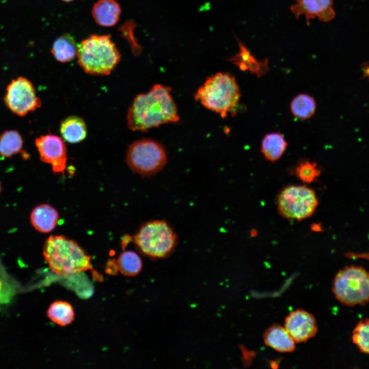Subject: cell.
<instances>
[{
	"label": "cell",
	"instance_id": "obj_6",
	"mask_svg": "<svg viewBox=\"0 0 369 369\" xmlns=\"http://www.w3.org/2000/svg\"><path fill=\"white\" fill-rule=\"evenodd\" d=\"M140 251L152 258L168 256L174 250L177 237L171 227L162 220L145 223L133 237Z\"/></svg>",
	"mask_w": 369,
	"mask_h": 369
},
{
	"label": "cell",
	"instance_id": "obj_29",
	"mask_svg": "<svg viewBox=\"0 0 369 369\" xmlns=\"http://www.w3.org/2000/svg\"><path fill=\"white\" fill-rule=\"evenodd\" d=\"M362 70L364 72L363 77L367 76L369 78V65L364 63V65L362 66Z\"/></svg>",
	"mask_w": 369,
	"mask_h": 369
},
{
	"label": "cell",
	"instance_id": "obj_11",
	"mask_svg": "<svg viewBox=\"0 0 369 369\" xmlns=\"http://www.w3.org/2000/svg\"><path fill=\"white\" fill-rule=\"evenodd\" d=\"M284 327L297 343L306 341L315 336L318 331L314 316L302 309L291 312L285 319Z\"/></svg>",
	"mask_w": 369,
	"mask_h": 369
},
{
	"label": "cell",
	"instance_id": "obj_7",
	"mask_svg": "<svg viewBox=\"0 0 369 369\" xmlns=\"http://www.w3.org/2000/svg\"><path fill=\"white\" fill-rule=\"evenodd\" d=\"M126 160L133 172L142 176H150L163 168L167 157L161 144L152 139H142L129 146Z\"/></svg>",
	"mask_w": 369,
	"mask_h": 369
},
{
	"label": "cell",
	"instance_id": "obj_9",
	"mask_svg": "<svg viewBox=\"0 0 369 369\" xmlns=\"http://www.w3.org/2000/svg\"><path fill=\"white\" fill-rule=\"evenodd\" d=\"M4 100L6 107L19 116L36 110L42 105L31 81L22 76L12 79L8 85Z\"/></svg>",
	"mask_w": 369,
	"mask_h": 369
},
{
	"label": "cell",
	"instance_id": "obj_1",
	"mask_svg": "<svg viewBox=\"0 0 369 369\" xmlns=\"http://www.w3.org/2000/svg\"><path fill=\"white\" fill-rule=\"evenodd\" d=\"M171 89L154 85L147 93L137 95L127 113V125L132 131H146L179 119Z\"/></svg>",
	"mask_w": 369,
	"mask_h": 369
},
{
	"label": "cell",
	"instance_id": "obj_4",
	"mask_svg": "<svg viewBox=\"0 0 369 369\" xmlns=\"http://www.w3.org/2000/svg\"><path fill=\"white\" fill-rule=\"evenodd\" d=\"M240 97V91L234 77L225 72L208 77L195 95L197 101L223 118L236 106Z\"/></svg>",
	"mask_w": 369,
	"mask_h": 369
},
{
	"label": "cell",
	"instance_id": "obj_8",
	"mask_svg": "<svg viewBox=\"0 0 369 369\" xmlns=\"http://www.w3.org/2000/svg\"><path fill=\"white\" fill-rule=\"evenodd\" d=\"M279 213L284 218L300 221L311 216L318 205L315 192L305 186H290L277 197Z\"/></svg>",
	"mask_w": 369,
	"mask_h": 369
},
{
	"label": "cell",
	"instance_id": "obj_21",
	"mask_svg": "<svg viewBox=\"0 0 369 369\" xmlns=\"http://www.w3.org/2000/svg\"><path fill=\"white\" fill-rule=\"evenodd\" d=\"M23 139L16 130H6L0 135V156L9 158L23 151Z\"/></svg>",
	"mask_w": 369,
	"mask_h": 369
},
{
	"label": "cell",
	"instance_id": "obj_26",
	"mask_svg": "<svg viewBox=\"0 0 369 369\" xmlns=\"http://www.w3.org/2000/svg\"><path fill=\"white\" fill-rule=\"evenodd\" d=\"M14 294V287L0 274V305L10 302Z\"/></svg>",
	"mask_w": 369,
	"mask_h": 369
},
{
	"label": "cell",
	"instance_id": "obj_18",
	"mask_svg": "<svg viewBox=\"0 0 369 369\" xmlns=\"http://www.w3.org/2000/svg\"><path fill=\"white\" fill-rule=\"evenodd\" d=\"M288 144L280 132L270 133L263 138L261 152L266 160L274 162L284 153Z\"/></svg>",
	"mask_w": 369,
	"mask_h": 369
},
{
	"label": "cell",
	"instance_id": "obj_30",
	"mask_svg": "<svg viewBox=\"0 0 369 369\" xmlns=\"http://www.w3.org/2000/svg\"><path fill=\"white\" fill-rule=\"evenodd\" d=\"M61 1H64L65 2H70L73 1V0H61Z\"/></svg>",
	"mask_w": 369,
	"mask_h": 369
},
{
	"label": "cell",
	"instance_id": "obj_20",
	"mask_svg": "<svg viewBox=\"0 0 369 369\" xmlns=\"http://www.w3.org/2000/svg\"><path fill=\"white\" fill-rule=\"evenodd\" d=\"M47 315L51 321L60 326L71 324L75 316L71 304L64 301H56L51 304Z\"/></svg>",
	"mask_w": 369,
	"mask_h": 369
},
{
	"label": "cell",
	"instance_id": "obj_2",
	"mask_svg": "<svg viewBox=\"0 0 369 369\" xmlns=\"http://www.w3.org/2000/svg\"><path fill=\"white\" fill-rule=\"evenodd\" d=\"M43 253L50 270L57 275H72L92 268L91 257L76 241L63 235L50 236Z\"/></svg>",
	"mask_w": 369,
	"mask_h": 369
},
{
	"label": "cell",
	"instance_id": "obj_24",
	"mask_svg": "<svg viewBox=\"0 0 369 369\" xmlns=\"http://www.w3.org/2000/svg\"><path fill=\"white\" fill-rule=\"evenodd\" d=\"M352 341L361 352L369 355V319L357 323L352 332Z\"/></svg>",
	"mask_w": 369,
	"mask_h": 369
},
{
	"label": "cell",
	"instance_id": "obj_28",
	"mask_svg": "<svg viewBox=\"0 0 369 369\" xmlns=\"http://www.w3.org/2000/svg\"><path fill=\"white\" fill-rule=\"evenodd\" d=\"M346 256L349 258H365L369 260V252L361 254H356L353 253H348L346 254Z\"/></svg>",
	"mask_w": 369,
	"mask_h": 369
},
{
	"label": "cell",
	"instance_id": "obj_23",
	"mask_svg": "<svg viewBox=\"0 0 369 369\" xmlns=\"http://www.w3.org/2000/svg\"><path fill=\"white\" fill-rule=\"evenodd\" d=\"M115 262L117 270L127 276H134L139 274L142 269L140 257L132 251L123 252Z\"/></svg>",
	"mask_w": 369,
	"mask_h": 369
},
{
	"label": "cell",
	"instance_id": "obj_22",
	"mask_svg": "<svg viewBox=\"0 0 369 369\" xmlns=\"http://www.w3.org/2000/svg\"><path fill=\"white\" fill-rule=\"evenodd\" d=\"M290 109L293 115L300 119H307L314 115L316 103L311 96L306 94L297 95L292 100Z\"/></svg>",
	"mask_w": 369,
	"mask_h": 369
},
{
	"label": "cell",
	"instance_id": "obj_13",
	"mask_svg": "<svg viewBox=\"0 0 369 369\" xmlns=\"http://www.w3.org/2000/svg\"><path fill=\"white\" fill-rule=\"evenodd\" d=\"M236 39L239 45V51L228 60L236 65L241 71H249L258 77L265 74L269 70L268 59L257 60L245 45L238 38Z\"/></svg>",
	"mask_w": 369,
	"mask_h": 369
},
{
	"label": "cell",
	"instance_id": "obj_14",
	"mask_svg": "<svg viewBox=\"0 0 369 369\" xmlns=\"http://www.w3.org/2000/svg\"><path fill=\"white\" fill-rule=\"evenodd\" d=\"M92 16L99 26L110 27L118 22L121 12V7L116 0H98L93 6Z\"/></svg>",
	"mask_w": 369,
	"mask_h": 369
},
{
	"label": "cell",
	"instance_id": "obj_27",
	"mask_svg": "<svg viewBox=\"0 0 369 369\" xmlns=\"http://www.w3.org/2000/svg\"><path fill=\"white\" fill-rule=\"evenodd\" d=\"M125 25V36L131 45L132 52L135 55H139L141 52V48L137 44L133 35V29L135 24L133 22L129 21Z\"/></svg>",
	"mask_w": 369,
	"mask_h": 369
},
{
	"label": "cell",
	"instance_id": "obj_15",
	"mask_svg": "<svg viewBox=\"0 0 369 369\" xmlns=\"http://www.w3.org/2000/svg\"><path fill=\"white\" fill-rule=\"evenodd\" d=\"M30 218L32 225L37 231L47 233L56 227L59 215L53 207L44 203L36 206L32 210Z\"/></svg>",
	"mask_w": 369,
	"mask_h": 369
},
{
	"label": "cell",
	"instance_id": "obj_17",
	"mask_svg": "<svg viewBox=\"0 0 369 369\" xmlns=\"http://www.w3.org/2000/svg\"><path fill=\"white\" fill-rule=\"evenodd\" d=\"M63 138L70 144H76L84 140L87 134L85 121L76 116H70L64 119L60 125Z\"/></svg>",
	"mask_w": 369,
	"mask_h": 369
},
{
	"label": "cell",
	"instance_id": "obj_3",
	"mask_svg": "<svg viewBox=\"0 0 369 369\" xmlns=\"http://www.w3.org/2000/svg\"><path fill=\"white\" fill-rule=\"evenodd\" d=\"M79 65L89 74L107 75L119 63L121 54L110 34H92L78 45Z\"/></svg>",
	"mask_w": 369,
	"mask_h": 369
},
{
	"label": "cell",
	"instance_id": "obj_5",
	"mask_svg": "<svg viewBox=\"0 0 369 369\" xmlns=\"http://www.w3.org/2000/svg\"><path fill=\"white\" fill-rule=\"evenodd\" d=\"M332 290L345 305H364L369 302V272L360 266H346L336 274Z\"/></svg>",
	"mask_w": 369,
	"mask_h": 369
},
{
	"label": "cell",
	"instance_id": "obj_25",
	"mask_svg": "<svg viewBox=\"0 0 369 369\" xmlns=\"http://www.w3.org/2000/svg\"><path fill=\"white\" fill-rule=\"evenodd\" d=\"M321 172L316 162L309 161H301L295 170L296 175L302 181L310 183L315 180Z\"/></svg>",
	"mask_w": 369,
	"mask_h": 369
},
{
	"label": "cell",
	"instance_id": "obj_16",
	"mask_svg": "<svg viewBox=\"0 0 369 369\" xmlns=\"http://www.w3.org/2000/svg\"><path fill=\"white\" fill-rule=\"evenodd\" d=\"M266 345L281 353L291 352L296 342L284 326L275 324L268 328L263 334Z\"/></svg>",
	"mask_w": 369,
	"mask_h": 369
},
{
	"label": "cell",
	"instance_id": "obj_19",
	"mask_svg": "<svg viewBox=\"0 0 369 369\" xmlns=\"http://www.w3.org/2000/svg\"><path fill=\"white\" fill-rule=\"evenodd\" d=\"M77 50V45L74 37L69 33H65L54 40L51 53L56 60L65 63L75 58Z\"/></svg>",
	"mask_w": 369,
	"mask_h": 369
},
{
	"label": "cell",
	"instance_id": "obj_12",
	"mask_svg": "<svg viewBox=\"0 0 369 369\" xmlns=\"http://www.w3.org/2000/svg\"><path fill=\"white\" fill-rule=\"evenodd\" d=\"M296 3L290 9L298 19L304 15L306 25H310V19L317 17L323 22H329L335 17L333 8V0H295Z\"/></svg>",
	"mask_w": 369,
	"mask_h": 369
},
{
	"label": "cell",
	"instance_id": "obj_10",
	"mask_svg": "<svg viewBox=\"0 0 369 369\" xmlns=\"http://www.w3.org/2000/svg\"><path fill=\"white\" fill-rule=\"evenodd\" d=\"M35 145L40 160L51 166L54 174L65 176L67 161V148L59 136L49 133L36 138Z\"/></svg>",
	"mask_w": 369,
	"mask_h": 369
},
{
	"label": "cell",
	"instance_id": "obj_31",
	"mask_svg": "<svg viewBox=\"0 0 369 369\" xmlns=\"http://www.w3.org/2000/svg\"><path fill=\"white\" fill-rule=\"evenodd\" d=\"M1 182H0V192H1Z\"/></svg>",
	"mask_w": 369,
	"mask_h": 369
}]
</instances>
